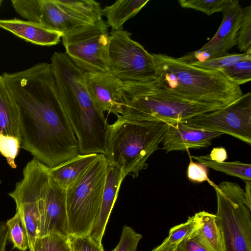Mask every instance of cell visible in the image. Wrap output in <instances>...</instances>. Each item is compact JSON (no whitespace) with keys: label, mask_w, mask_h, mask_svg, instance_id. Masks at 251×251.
<instances>
[{"label":"cell","mask_w":251,"mask_h":251,"mask_svg":"<svg viewBox=\"0 0 251 251\" xmlns=\"http://www.w3.org/2000/svg\"><path fill=\"white\" fill-rule=\"evenodd\" d=\"M18 111L22 148L50 168L79 154L58 98L50 63L2 75Z\"/></svg>","instance_id":"obj_1"},{"label":"cell","mask_w":251,"mask_h":251,"mask_svg":"<svg viewBox=\"0 0 251 251\" xmlns=\"http://www.w3.org/2000/svg\"><path fill=\"white\" fill-rule=\"evenodd\" d=\"M50 64L59 100L78 141L79 154L105 155L109 125L86 89L85 72L63 52H55Z\"/></svg>","instance_id":"obj_2"},{"label":"cell","mask_w":251,"mask_h":251,"mask_svg":"<svg viewBox=\"0 0 251 251\" xmlns=\"http://www.w3.org/2000/svg\"><path fill=\"white\" fill-rule=\"evenodd\" d=\"M158 89L192 101L229 105L243 95L219 71L202 69L166 54L153 53Z\"/></svg>","instance_id":"obj_3"},{"label":"cell","mask_w":251,"mask_h":251,"mask_svg":"<svg viewBox=\"0 0 251 251\" xmlns=\"http://www.w3.org/2000/svg\"><path fill=\"white\" fill-rule=\"evenodd\" d=\"M125 118L143 122H183L225 106L217 103L192 101L157 88L156 80L123 81Z\"/></svg>","instance_id":"obj_4"},{"label":"cell","mask_w":251,"mask_h":251,"mask_svg":"<svg viewBox=\"0 0 251 251\" xmlns=\"http://www.w3.org/2000/svg\"><path fill=\"white\" fill-rule=\"evenodd\" d=\"M109 125L105 155L108 163L133 178L146 169L150 156L158 149L168 123L126 119L117 115Z\"/></svg>","instance_id":"obj_5"},{"label":"cell","mask_w":251,"mask_h":251,"mask_svg":"<svg viewBox=\"0 0 251 251\" xmlns=\"http://www.w3.org/2000/svg\"><path fill=\"white\" fill-rule=\"evenodd\" d=\"M108 162L105 155L98 159L66 189V207L70 236L89 235L99 215Z\"/></svg>","instance_id":"obj_6"},{"label":"cell","mask_w":251,"mask_h":251,"mask_svg":"<svg viewBox=\"0 0 251 251\" xmlns=\"http://www.w3.org/2000/svg\"><path fill=\"white\" fill-rule=\"evenodd\" d=\"M217 202L215 214L224 251H251V211L244 204L245 190L237 183L214 185Z\"/></svg>","instance_id":"obj_7"},{"label":"cell","mask_w":251,"mask_h":251,"mask_svg":"<svg viewBox=\"0 0 251 251\" xmlns=\"http://www.w3.org/2000/svg\"><path fill=\"white\" fill-rule=\"evenodd\" d=\"M126 30L112 31L106 53L108 72L122 81L148 82L156 80L153 54L132 40Z\"/></svg>","instance_id":"obj_8"},{"label":"cell","mask_w":251,"mask_h":251,"mask_svg":"<svg viewBox=\"0 0 251 251\" xmlns=\"http://www.w3.org/2000/svg\"><path fill=\"white\" fill-rule=\"evenodd\" d=\"M108 26L106 22L100 20L78 26L62 36L66 55L83 72H108Z\"/></svg>","instance_id":"obj_9"},{"label":"cell","mask_w":251,"mask_h":251,"mask_svg":"<svg viewBox=\"0 0 251 251\" xmlns=\"http://www.w3.org/2000/svg\"><path fill=\"white\" fill-rule=\"evenodd\" d=\"M49 167L34 158L25 167L23 179L9 194L25 223L29 251H32L34 241L39 236L40 201L49 182Z\"/></svg>","instance_id":"obj_10"},{"label":"cell","mask_w":251,"mask_h":251,"mask_svg":"<svg viewBox=\"0 0 251 251\" xmlns=\"http://www.w3.org/2000/svg\"><path fill=\"white\" fill-rule=\"evenodd\" d=\"M181 123L206 131L227 134L251 145V93L243 94L222 108Z\"/></svg>","instance_id":"obj_11"},{"label":"cell","mask_w":251,"mask_h":251,"mask_svg":"<svg viewBox=\"0 0 251 251\" xmlns=\"http://www.w3.org/2000/svg\"><path fill=\"white\" fill-rule=\"evenodd\" d=\"M12 5L22 17L63 35L86 24L74 18L53 0H12Z\"/></svg>","instance_id":"obj_12"},{"label":"cell","mask_w":251,"mask_h":251,"mask_svg":"<svg viewBox=\"0 0 251 251\" xmlns=\"http://www.w3.org/2000/svg\"><path fill=\"white\" fill-rule=\"evenodd\" d=\"M38 237L50 234L70 237L66 207V189L51 179L40 201Z\"/></svg>","instance_id":"obj_13"},{"label":"cell","mask_w":251,"mask_h":251,"mask_svg":"<svg viewBox=\"0 0 251 251\" xmlns=\"http://www.w3.org/2000/svg\"><path fill=\"white\" fill-rule=\"evenodd\" d=\"M84 82L90 98L100 110L117 116L122 114L123 81L108 72H85Z\"/></svg>","instance_id":"obj_14"},{"label":"cell","mask_w":251,"mask_h":251,"mask_svg":"<svg viewBox=\"0 0 251 251\" xmlns=\"http://www.w3.org/2000/svg\"><path fill=\"white\" fill-rule=\"evenodd\" d=\"M223 134L190 126L179 122L168 123L161 143L166 153L207 147L215 138Z\"/></svg>","instance_id":"obj_15"},{"label":"cell","mask_w":251,"mask_h":251,"mask_svg":"<svg viewBox=\"0 0 251 251\" xmlns=\"http://www.w3.org/2000/svg\"><path fill=\"white\" fill-rule=\"evenodd\" d=\"M125 177L121 169L108 163L100 212L90 234L100 243H101L107 223Z\"/></svg>","instance_id":"obj_16"},{"label":"cell","mask_w":251,"mask_h":251,"mask_svg":"<svg viewBox=\"0 0 251 251\" xmlns=\"http://www.w3.org/2000/svg\"><path fill=\"white\" fill-rule=\"evenodd\" d=\"M0 27L26 41L45 46L57 44L63 34L48 29L40 24L17 18L0 19Z\"/></svg>","instance_id":"obj_17"},{"label":"cell","mask_w":251,"mask_h":251,"mask_svg":"<svg viewBox=\"0 0 251 251\" xmlns=\"http://www.w3.org/2000/svg\"><path fill=\"white\" fill-rule=\"evenodd\" d=\"M100 154H78L55 167L49 169L51 179L67 189L78 179L98 159Z\"/></svg>","instance_id":"obj_18"},{"label":"cell","mask_w":251,"mask_h":251,"mask_svg":"<svg viewBox=\"0 0 251 251\" xmlns=\"http://www.w3.org/2000/svg\"><path fill=\"white\" fill-rule=\"evenodd\" d=\"M221 12L223 18L218 30L201 48H208L224 42L236 44V37L243 17L244 9L239 0H230Z\"/></svg>","instance_id":"obj_19"},{"label":"cell","mask_w":251,"mask_h":251,"mask_svg":"<svg viewBox=\"0 0 251 251\" xmlns=\"http://www.w3.org/2000/svg\"><path fill=\"white\" fill-rule=\"evenodd\" d=\"M0 134L22 141L17 105L2 75H0Z\"/></svg>","instance_id":"obj_20"},{"label":"cell","mask_w":251,"mask_h":251,"mask_svg":"<svg viewBox=\"0 0 251 251\" xmlns=\"http://www.w3.org/2000/svg\"><path fill=\"white\" fill-rule=\"evenodd\" d=\"M149 1V0H119L102 9L106 24L113 31L123 29L125 23L134 17Z\"/></svg>","instance_id":"obj_21"},{"label":"cell","mask_w":251,"mask_h":251,"mask_svg":"<svg viewBox=\"0 0 251 251\" xmlns=\"http://www.w3.org/2000/svg\"><path fill=\"white\" fill-rule=\"evenodd\" d=\"M61 8L74 18L86 24L102 20V9L93 0H53Z\"/></svg>","instance_id":"obj_22"},{"label":"cell","mask_w":251,"mask_h":251,"mask_svg":"<svg viewBox=\"0 0 251 251\" xmlns=\"http://www.w3.org/2000/svg\"><path fill=\"white\" fill-rule=\"evenodd\" d=\"M196 214L201 221V225L198 231L202 238L214 251H224L223 237L216 215L204 211Z\"/></svg>","instance_id":"obj_23"},{"label":"cell","mask_w":251,"mask_h":251,"mask_svg":"<svg viewBox=\"0 0 251 251\" xmlns=\"http://www.w3.org/2000/svg\"><path fill=\"white\" fill-rule=\"evenodd\" d=\"M199 163L206 168L221 172L241 179L251 180V165L240 161L218 162L212 160L209 155L191 156Z\"/></svg>","instance_id":"obj_24"},{"label":"cell","mask_w":251,"mask_h":251,"mask_svg":"<svg viewBox=\"0 0 251 251\" xmlns=\"http://www.w3.org/2000/svg\"><path fill=\"white\" fill-rule=\"evenodd\" d=\"M235 45L236 44L233 42H222L208 48H201L177 58L189 64L201 62L228 54V51Z\"/></svg>","instance_id":"obj_25"},{"label":"cell","mask_w":251,"mask_h":251,"mask_svg":"<svg viewBox=\"0 0 251 251\" xmlns=\"http://www.w3.org/2000/svg\"><path fill=\"white\" fill-rule=\"evenodd\" d=\"M6 224L8 238L13 244L14 248L21 251H26L29 248L28 234L20 212L17 211L15 215L9 219Z\"/></svg>","instance_id":"obj_26"},{"label":"cell","mask_w":251,"mask_h":251,"mask_svg":"<svg viewBox=\"0 0 251 251\" xmlns=\"http://www.w3.org/2000/svg\"><path fill=\"white\" fill-rule=\"evenodd\" d=\"M31 251H73L70 237L50 234L36 238Z\"/></svg>","instance_id":"obj_27"},{"label":"cell","mask_w":251,"mask_h":251,"mask_svg":"<svg viewBox=\"0 0 251 251\" xmlns=\"http://www.w3.org/2000/svg\"><path fill=\"white\" fill-rule=\"evenodd\" d=\"M249 58H251V50L241 54H227L212 59L195 63L191 65L202 69L220 71L238 62Z\"/></svg>","instance_id":"obj_28"},{"label":"cell","mask_w":251,"mask_h":251,"mask_svg":"<svg viewBox=\"0 0 251 251\" xmlns=\"http://www.w3.org/2000/svg\"><path fill=\"white\" fill-rule=\"evenodd\" d=\"M201 225L200 219L195 214L189 217L186 222L172 227L167 237L171 244L178 245L198 230Z\"/></svg>","instance_id":"obj_29"},{"label":"cell","mask_w":251,"mask_h":251,"mask_svg":"<svg viewBox=\"0 0 251 251\" xmlns=\"http://www.w3.org/2000/svg\"><path fill=\"white\" fill-rule=\"evenodd\" d=\"M220 72L239 86L248 83L251 80V58L238 62Z\"/></svg>","instance_id":"obj_30"},{"label":"cell","mask_w":251,"mask_h":251,"mask_svg":"<svg viewBox=\"0 0 251 251\" xmlns=\"http://www.w3.org/2000/svg\"><path fill=\"white\" fill-rule=\"evenodd\" d=\"M230 0H179L182 7L193 9L205 13L208 16L221 12Z\"/></svg>","instance_id":"obj_31"},{"label":"cell","mask_w":251,"mask_h":251,"mask_svg":"<svg viewBox=\"0 0 251 251\" xmlns=\"http://www.w3.org/2000/svg\"><path fill=\"white\" fill-rule=\"evenodd\" d=\"M244 9L243 17L236 37V45L244 52L251 50V5Z\"/></svg>","instance_id":"obj_32"},{"label":"cell","mask_w":251,"mask_h":251,"mask_svg":"<svg viewBox=\"0 0 251 251\" xmlns=\"http://www.w3.org/2000/svg\"><path fill=\"white\" fill-rule=\"evenodd\" d=\"M21 140L17 137L0 134V153L12 168L17 167L15 159L19 152Z\"/></svg>","instance_id":"obj_33"},{"label":"cell","mask_w":251,"mask_h":251,"mask_svg":"<svg viewBox=\"0 0 251 251\" xmlns=\"http://www.w3.org/2000/svg\"><path fill=\"white\" fill-rule=\"evenodd\" d=\"M142 238L141 234L125 225L123 227L120 241L113 251H136Z\"/></svg>","instance_id":"obj_34"},{"label":"cell","mask_w":251,"mask_h":251,"mask_svg":"<svg viewBox=\"0 0 251 251\" xmlns=\"http://www.w3.org/2000/svg\"><path fill=\"white\" fill-rule=\"evenodd\" d=\"M73 251H104L101 243L92 238L90 235L70 236Z\"/></svg>","instance_id":"obj_35"},{"label":"cell","mask_w":251,"mask_h":251,"mask_svg":"<svg viewBox=\"0 0 251 251\" xmlns=\"http://www.w3.org/2000/svg\"><path fill=\"white\" fill-rule=\"evenodd\" d=\"M198 230L178 245L177 251H214L202 238Z\"/></svg>","instance_id":"obj_36"},{"label":"cell","mask_w":251,"mask_h":251,"mask_svg":"<svg viewBox=\"0 0 251 251\" xmlns=\"http://www.w3.org/2000/svg\"><path fill=\"white\" fill-rule=\"evenodd\" d=\"M186 151L190 159L187 171L189 179L193 182L200 183L206 181L213 186L215 184L209 179L206 167L201 163L194 162L188 150Z\"/></svg>","instance_id":"obj_37"},{"label":"cell","mask_w":251,"mask_h":251,"mask_svg":"<svg viewBox=\"0 0 251 251\" xmlns=\"http://www.w3.org/2000/svg\"><path fill=\"white\" fill-rule=\"evenodd\" d=\"M209 156L211 159L218 162H224L227 158L226 151L223 147L213 148Z\"/></svg>","instance_id":"obj_38"},{"label":"cell","mask_w":251,"mask_h":251,"mask_svg":"<svg viewBox=\"0 0 251 251\" xmlns=\"http://www.w3.org/2000/svg\"><path fill=\"white\" fill-rule=\"evenodd\" d=\"M8 238V226L6 223H0V251H5Z\"/></svg>","instance_id":"obj_39"},{"label":"cell","mask_w":251,"mask_h":251,"mask_svg":"<svg viewBox=\"0 0 251 251\" xmlns=\"http://www.w3.org/2000/svg\"><path fill=\"white\" fill-rule=\"evenodd\" d=\"M177 247L178 245L171 244L166 237L160 245L151 251H177Z\"/></svg>","instance_id":"obj_40"},{"label":"cell","mask_w":251,"mask_h":251,"mask_svg":"<svg viewBox=\"0 0 251 251\" xmlns=\"http://www.w3.org/2000/svg\"><path fill=\"white\" fill-rule=\"evenodd\" d=\"M245 182L246 183L245 199L244 204L251 211V180H246Z\"/></svg>","instance_id":"obj_41"},{"label":"cell","mask_w":251,"mask_h":251,"mask_svg":"<svg viewBox=\"0 0 251 251\" xmlns=\"http://www.w3.org/2000/svg\"><path fill=\"white\" fill-rule=\"evenodd\" d=\"M3 2L2 0H0V6L1 5L2 2Z\"/></svg>","instance_id":"obj_42"}]
</instances>
